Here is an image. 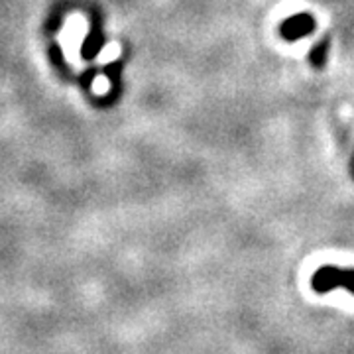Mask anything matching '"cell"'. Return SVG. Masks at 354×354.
<instances>
[{
    "mask_svg": "<svg viewBox=\"0 0 354 354\" xmlns=\"http://www.w3.org/2000/svg\"><path fill=\"white\" fill-rule=\"evenodd\" d=\"M339 286L354 293V272H342L337 268H327V270H321L313 278V288L319 293H325V291L339 288Z\"/></svg>",
    "mask_w": 354,
    "mask_h": 354,
    "instance_id": "cell-1",
    "label": "cell"
}]
</instances>
